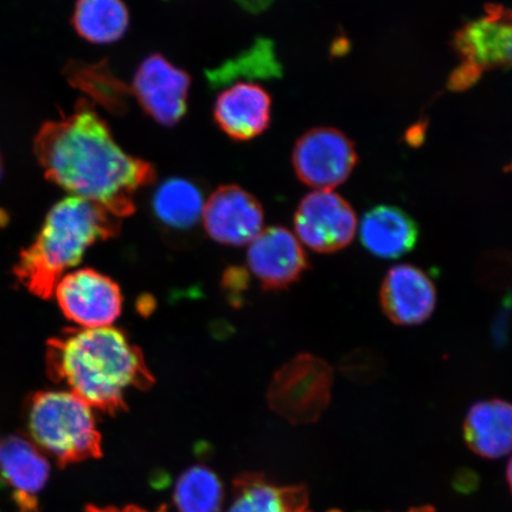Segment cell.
<instances>
[{"label": "cell", "mask_w": 512, "mask_h": 512, "mask_svg": "<svg viewBox=\"0 0 512 512\" xmlns=\"http://www.w3.org/2000/svg\"><path fill=\"white\" fill-rule=\"evenodd\" d=\"M247 265L266 290H284L302 277L309 261L296 234L271 227L249 243Z\"/></svg>", "instance_id": "obj_11"}, {"label": "cell", "mask_w": 512, "mask_h": 512, "mask_svg": "<svg viewBox=\"0 0 512 512\" xmlns=\"http://www.w3.org/2000/svg\"><path fill=\"white\" fill-rule=\"evenodd\" d=\"M454 43L464 60L457 72L466 81H475L485 68L512 67V16L492 11L489 17L466 24Z\"/></svg>", "instance_id": "obj_12"}, {"label": "cell", "mask_w": 512, "mask_h": 512, "mask_svg": "<svg viewBox=\"0 0 512 512\" xmlns=\"http://www.w3.org/2000/svg\"><path fill=\"white\" fill-rule=\"evenodd\" d=\"M54 296L63 315L83 329L112 326L123 310L118 284L91 268L64 274Z\"/></svg>", "instance_id": "obj_8"}, {"label": "cell", "mask_w": 512, "mask_h": 512, "mask_svg": "<svg viewBox=\"0 0 512 512\" xmlns=\"http://www.w3.org/2000/svg\"><path fill=\"white\" fill-rule=\"evenodd\" d=\"M354 208L332 190H316L300 201L294 214V229L302 245L317 253H335L355 239Z\"/></svg>", "instance_id": "obj_7"}, {"label": "cell", "mask_w": 512, "mask_h": 512, "mask_svg": "<svg viewBox=\"0 0 512 512\" xmlns=\"http://www.w3.org/2000/svg\"><path fill=\"white\" fill-rule=\"evenodd\" d=\"M204 197L194 182L184 178L166 179L152 197L156 219L171 232L184 233L202 221Z\"/></svg>", "instance_id": "obj_19"}, {"label": "cell", "mask_w": 512, "mask_h": 512, "mask_svg": "<svg viewBox=\"0 0 512 512\" xmlns=\"http://www.w3.org/2000/svg\"><path fill=\"white\" fill-rule=\"evenodd\" d=\"M25 421L34 443L60 466L102 456L92 407L73 393L42 390L32 394Z\"/></svg>", "instance_id": "obj_4"}, {"label": "cell", "mask_w": 512, "mask_h": 512, "mask_svg": "<svg viewBox=\"0 0 512 512\" xmlns=\"http://www.w3.org/2000/svg\"><path fill=\"white\" fill-rule=\"evenodd\" d=\"M437 298V288L430 275L413 265L390 268L380 288L384 315L400 326L427 322L437 307Z\"/></svg>", "instance_id": "obj_13"}, {"label": "cell", "mask_w": 512, "mask_h": 512, "mask_svg": "<svg viewBox=\"0 0 512 512\" xmlns=\"http://www.w3.org/2000/svg\"><path fill=\"white\" fill-rule=\"evenodd\" d=\"M190 75L162 54H151L140 63L131 92L140 107L157 124L174 127L188 111Z\"/></svg>", "instance_id": "obj_9"}, {"label": "cell", "mask_w": 512, "mask_h": 512, "mask_svg": "<svg viewBox=\"0 0 512 512\" xmlns=\"http://www.w3.org/2000/svg\"><path fill=\"white\" fill-rule=\"evenodd\" d=\"M3 175V158L2 155H0V178H2Z\"/></svg>", "instance_id": "obj_27"}, {"label": "cell", "mask_w": 512, "mask_h": 512, "mask_svg": "<svg viewBox=\"0 0 512 512\" xmlns=\"http://www.w3.org/2000/svg\"><path fill=\"white\" fill-rule=\"evenodd\" d=\"M50 464L31 441L0 437V483L11 491L21 512H38V495L48 482Z\"/></svg>", "instance_id": "obj_14"}, {"label": "cell", "mask_w": 512, "mask_h": 512, "mask_svg": "<svg viewBox=\"0 0 512 512\" xmlns=\"http://www.w3.org/2000/svg\"><path fill=\"white\" fill-rule=\"evenodd\" d=\"M86 512H150L142 508L134 507V505H130V507H126L123 509L118 508H99L95 507V505H88ZM155 512H168L165 507L159 508Z\"/></svg>", "instance_id": "obj_24"}, {"label": "cell", "mask_w": 512, "mask_h": 512, "mask_svg": "<svg viewBox=\"0 0 512 512\" xmlns=\"http://www.w3.org/2000/svg\"><path fill=\"white\" fill-rule=\"evenodd\" d=\"M35 153L50 182L119 219L134 213L137 192L156 179L153 165L121 149L85 99L72 114L41 127Z\"/></svg>", "instance_id": "obj_1"}, {"label": "cell", "mask_w": 512, "mask_h": 512, "mask_svg": "<svg viewBox=\"0 0 512 512\" xmlns=\"http://www.w3.org/2000/svg\"><path fill=\"white\" fill-rule=\"evenodd\" d=\"M507 478H508L509 486H510V489H511V492H512V458H511V460L509 462V465H508Z\"/></svg>", "instance_id": "obj_25"}, {"label": "cell", "mask_w": 512, "mask_h": 512, "mask_svg": "<svg viewBox=\"0 0 512 512\" xmlns=\"http://www.w3.org/2000/svg\"><path fill=\"white\" fill-rule=\"evenodd\" d=\"M120 228L121 219L110 211L70 195L49 210L40 233L19 254L12 272L31 294L50 299L64 273L80 264L87 249L114 238Z\"/></svg>", "instance_id": "obj_3"}, {"label": "cell", "mask_w": 512, "mask_h": 512, "mask_svg": "<svg viewBox=\"0 0 512 512\" xmlns=\"http://www.w3.org/2000/svg\"><path fill=\"white\" fill-rule=\"evenodd\" d=\"M70 82L81 91L92 96L106 110L115 114H124L128 107L131 89L111 73L106 62L85 64L74 62L67 68Z\"/></svg>", "instance_id": "obj_21"}, {"label": "cell", "mask_w": 512, "mask_h": 512, "mask_svg": "<svg viewBox=\"0 0 512 512\" xmlns=\"http://www.w3.org/2000/svg\"><path fill=\"white\" fill-rule=\"evenodd\" d=\"M270 93L254 83L239 82L217 95L214 119L220 130L235 142L261 136L271 124Z\"/></svg>", "instance_id": "obj_15"}, {"label": "cell", "mask_w": 512, "mask_h": 512, "mask_svg": "<svg viewBox=\"0 0 512 512\" xmlns=\"http://www.w3.org/2000/svg\"><path fill=\"white\" fill-rule=\"evenodd\" d=\"M360 240L376 258L399 259L418 243V223L398 207L377 206L363 215Z\"/></svg>", "instance_id": "obj_16"}, {"label": "cell", "mask_w": 512, "mask_h": 512, "mask_svg": "<svg viewBox=\"0 0 512 512\" xmlns=\"http://www.w3.org/2000/svg\"><path fill=\"white\" fill-rule=\"evenodd\" d=\"M464 439L478 456L498 459L512 453V403L499 399L479 401L467 412Z\"/></svg>", "instance_id": "obj_17"}, {"label": "cell", "mask_w": 512, "mask_h": 512, "mask_svg": "<svg viewBox=\"0 0 512 512\" xmlns=\"http://www.w3.org/2000/svg\"><path fill=\"white\" fill-rule=\"evenodd\" d=\"M357 162L354 143L332 127L305 132L294 145L292 155L299 181L316 190H332L347 182Z\"/></svg>", "instance_id": "obj_6"}, {"label": "cell", "mask_w": 512, "mask_h": 512, "mask_svg": "<svg viewBox=\"0 0 512 512\" xmlns=\"http://www.w3.org/2000/svg\"><path fill=\"white\" fill-rule=\"evenodd\" d=\"M508 172H512V163H510L507 168H505Z\"/></svg>", "instance_id": "obj_28"}, {"label": "cell", "mask_w": 512, "mask_h": 512, "mask_svg": "<svg viewBox=\"0 0 512 512\" xmlns=\"http://www.w3.org/2000/svg\"><path fill=\"white\" fill-rule=\"evenodd\" d=\"M72 23L83 40L111 44L126 35L130 12L124 0H78Z\"/></svg>", "instance_id": "obj_20"}, {"label": "cell", "mask_w": 512, "mask_h": 512, "mask_svg": "<svg viewBox=\"0 0 512 512\" xmlns=\"http://www.w3.org/2000/svg\"><path fill=\"white\" fill-rule=\"evenodd\" d=\"M228 512H312L302 485L279 486L259 473H245L234 480Z\"/></svg>", "instance_id": "obj_18"}, {"label": "cell", "mask_w": 512, "mask_h": 512, "mask_svg": "<svg viewBox=\"0 0 512 512\" xmlns=\"http://www.w3.org/2000/svg\"><path fill=\"white\" fill-rule=\"evenodd\" d=\"M383 362L369 350L352 351L343 361L345 375L356 382H371L380 376Z\"/></svg>", "instance_id": "obj_23"}, {"label": "cell", "mask_w": 512, "mask_h": 512, "mask_svg": "<svg viewBox=\"0 0 512 512\" xmlns=\"http://www.w3.org/2000/svg\"><path fill=\"white\" fill-rule=\"evenodd\" d=\"M264 210L239 185H223L204 204L202 222L211 239L224 246L251 243L264 230Z\"/></svg>", "instance_id": "obj_10"}, {"label": "cell", "mask_w": 512, "mask_h": 512, "mask_svg": "<svg viewBox=\"0 0 512 512\" xmlns=\"http://www.w3.org/2000/svg\"><path fill=\"white\" fill-rule=\"evenodd\" d=\"M46 363L51 381L112 415L127 408L131 390L149 389L155 381L142 350L113 326L64 330L49 339Z\"/></svg>", "instance_id": "obj_2"}, {"label": "cell", "mask_w": 512, "mask_h": 512, "mask_svg": "<svg viewBox=\"0 0 512 512\" xmlns=\"http://www.w3.org/2000/svg\"><path fill=\"white\" fill-rule=\"evenodd\" d=\"M334 371L322 358L302 354L275 373L268 388L270 407L293 425L316 422L331 401Z\"/></svg>", "instance_id": "obj_5"}, {"label": "cell", "mask_w": 512, "mask_h": 512, "mask_svg": "<svg viewBox=\"0 0 512 512\" xmlns=\"http://www.w3.org/2000/svg\"><path fill=\"white\" fill-rule=\"evenodd\" d=\"M408 512H435V510L432 507H420V508H413L409 510Z\"/></svg>", "instance_id": "obj_26"}, {"label": "cell", "mask_w": 512, "mask_h": 512, "mask_svg": "<svg viewBox=\"0 0 512 512\" xmlns=\"http://www.w3.org/2000/svg\"><path fill=\"white\" fill-rule=\"evenodd\" d=\"M175 503L179 512H220L223 503L220 479L207 467H190L178 479Z\"/></svg>", "instance_id": "obj_22"}]
</instances>
